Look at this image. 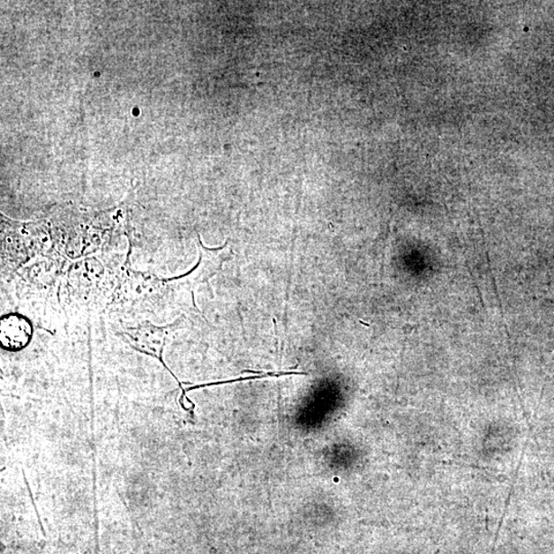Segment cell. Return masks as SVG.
<instances>
[{"mask_svg": "<svg viewBox=\"0 0 554 554\" xmlns=\"http://www.w3.org/2000/svg\"><path fill=\"white\" fill-rule=\"evenodd\" d=\"M178 324L157 327L151 323H143L136 328H127L125 335L134 348L160 357L171 329H174Z\"/></svg>", "mask_w": 554, "mask_h": 554, "instance_id": "6da1fadb", "label": "cell"}, {"mask_svg": "<svg viewBox=\"0 0 554 554\" xmlns=\"http://www.w3.org/2000/svg\"><path fill=\"white\" fill-rule=\"evenodd\" d=\"M0 340L5 350L18 351L25 348L32 337V327L24 317L10 314L0 321Z\"/></svg>", "mask_w": 554, "mask_h": 554, "instance_id": "7a4b0ae2", "label": "cell"}]
</instances>
